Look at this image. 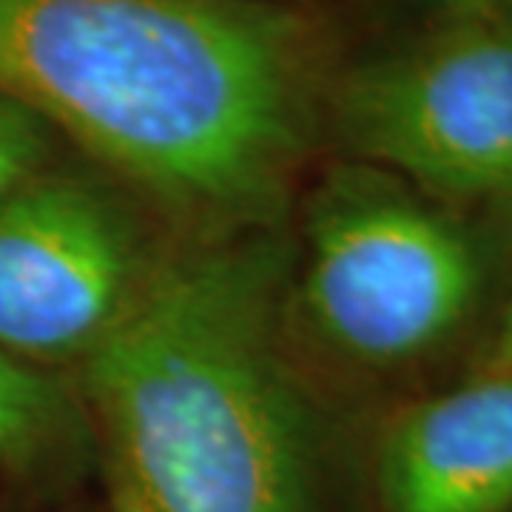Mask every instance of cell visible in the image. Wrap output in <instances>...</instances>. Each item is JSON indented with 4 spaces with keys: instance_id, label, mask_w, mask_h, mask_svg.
Wrapping results in <instances>:
<instances>
[{
    "instance_id": "6da1fadb",
    "label": "cell",
    "mask_w": 512,
    "mask_h": 512,
    "mask_svg": "<svg viewBox=\"0 0 512 512\" xmlns=\"http://www.w3.org/2000/svg\"><path fill=\"white\" fill-rule=\"evenodd\" d=\"M339 69L293 0H0V92L180 237L282 228Z\"/></svg>"
},
{
    "instance_id": "7a4b0ae2",
    "label": "cell",
    "mask_w": 512,
    "mask_h": 512,
    "mask_svg": "<svg viewBox=\"0 0 512 512\" xmlns=\"http://www.w3.org/2000/svg\"><path fill=\"white\" fill-rule=\"evenodd\" d=\"M282 228L168 242L77 367L106 464L151 512H330L328 427L288 342Z\"/></svg>"
},
{
    "instance_id": "3957f363",
    "label": "cell",
    "mask_w": 512,
    "mask_h": 512,
    "mask_svg": "<svg viewBox=\"0 0 512 512\" xmlns=\"http://www.w3.org/2000/svg\"><path fill=\"white\" fill-rule=\"evenodd\" d=\"M296 254L291 308L330 353L365 367L439 348L470 316L484 279L458 222L365 163L319 183Z\"/></svg>"
},
{
    "instance_id": "277c9868",
    "label": "cell",
    "mask_w": 512,
    "mask_h": 512,
    "mask_svg": "<svg viewBox=\"0 0 512 512\" xmlns=\"http://www.w3.org/2000/svg\"><path fill=\"white\" fill-rule=\"evenodd\" d=\"M328 131L356 163L427 191L512 202V12L444 15L342 66Z\"/></svg>"
},
{
    "instance_id": "5b68a950",
    "label": "cell",
    "mask_w": 512,
    "mask_h": 512,
    "mask_svg": "<svg viewBox=\"0 0 512 512\" xmlns=\"http://www.w3.org/2000/svg\"><path fill=\"white\" fill-rule=\"evenodd\" d=\"M168 242L123 188L57 165L0 202V350L83 365L137 302Z\"/></svg>"
},
{
    "instance_id": "8992f818",
    "label": "cell",
    "mask_w": 512,
    "mask_h": 512,
    "mask_svg": "<svg viewBox=\"0 0 512 512\" xmlns=\"http://www.w3.org/2000/svg\"><path fill=\"white\" fill-rule=\"evenodd\" d=\"M373 498L379 512H510L512 370L487 367L390 421Z\"/></svg>"
},
{
    "instance_id": "52a82bcc",
    "label": "cell",
    "mask_w": 512,
    "mask_h": 512,
    "mask_svg": "<svg viewBox=\"0 0 512 512\" xmlns=\"http://www.w3.org/2000/svg\"><path fill=\"white\" fill-rule=\"evenodd\" d=\"M92 421L57 373L0 350V476L23 493L69 481L92 456Z\"/></svg>"
},
{
    "instance_id": "ba28073f",
    "label": "cell",
    "mask_w": 512,
    "mask_h": 512,
    "mask_svg": "<svg viewBox=\"0 0 512 512\" xmlns=\"http://www.w3.org/2000/svg\"><path fill=\"white\" fill-rule=\"evenodd\" d=\"M60 137L29 106L0 92V202L57 168Z\"/></svg>"
},
{
    "instance_id": "9c48e42d",
    "label": "cell",
    "mask_w": 512,
    "mask_h": 512,
    "mask_svg": "<svg viewBox=\"0 0 512 512\" xmlns=\"http://www.w3.org/2000/svg\"><path fill=\"white\" fill-rule=\"evenodd\" d=\"M106 484H109V512H151L143 498L128 487V481L106 464Z\"/></svg>"
},
{
    "instance_id": "30bf717a",
    "label": "cell",
    "mask_w": 512,
    "mask_h": 512,
    "mask_svg": "<svg viewBox=\"0 0 512 512\" xmlns=\"http://www.w3.org/2000/svg\"><path fill=\"white\" fill-rule=\"evenodd\" d=\"M444 15H481V12H504L512 0H433Z\"/></svg>"
},
{
    "instance_id": "8fae6325",
    "label": "cell",
    "mask_w": 512,
    "mask_h": 512,
    "mask_svg": "<svg viewBox=\"0 0 512 512\" xmlns=\"http://www.w3.org/2000/svg\"><path fill=\"white\" fill-rule=\"evenodd\" d=\"M490 367H495V370H512V305L507 316H504V330L498 336V348H495L493 359H490Z\"/></svg>"
},
{
    "instance_id": "7c38bea8",
    "label": "cell",
    "mask_w": 512,
    "mask_h": 512,
    "mask_svg": "<svg viewBox=\"0 0 512 512\" xmlns=\"http://www.w3.org/2000/svg\"><path fill=\"white\" fill-rule=\"evenodd\" d=\"M510 12H512V6H510Z\"/></svg>"
}]
</instances>
